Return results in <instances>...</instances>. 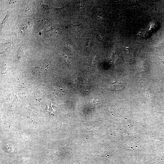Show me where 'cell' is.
Returning <instances> with one entry per match:
<instances>
[{
    "instance_id": "cell-1",
    "label": "cell",
    "mask_w": 164,
    "mask_h": 164,
    "mask_svg": "<svg viewBox=\"0 0 164 164\" xmlns=\"http://www.w3.org/2000/svg\"><path fill=\"white\" fill-rule=\"evenodd\" d=\"M124 81L120 79H117L111 83V87L116 90H121L124 87Z\"/></svg>"
},
{
    "instance_id": "cell-2",
    "label": "cell",
    "mask_w": 164,
    "mask_h": 164,
    "mask_svg": "<svg viewBox=\"0 0 164 164\" xmlns=\"http://www.w3.org/2000/svg\"><path fill=\"white\" fill-rule=\"evenodd\" d=\"M48 65L45 64H41L36 67V70L39 73H45L48 69Z\"/></svg>"
},
{
    "instance_id": "cell-3",
    "label": "cell",
    "mask_w": 164,
    "mask_h": 164,
    "mask_svg": "<svg viewBox=\"0 0 164 164\" xmlns=\"http://www.w3.org/2000/svg\"><path fill=\"white\" fill-rule=\"evenodd\" d=\"M24 56L23 51V50L21 49V48L19 47V49L18 54V61L20 60Z\"/></svg>"
},
{
    "instance_id": "cell-4",
    "label": "cell",
    "mask_w": 164,
    "mask_h": 164,
    "mask_svg": "<svg viewBox=\"0 0 164 164\" xmlns=\"http://www.w3.org/2000/svg\"><path fill=\"white\" fill-rule=\"evenodd\" d=\"M81 24V23L80 22H74L73 23H71L68 26L69 27L76 26H79Z\"/></svg>"
},
{
    "instance_id": "cell-5",
    "label": "cell",
    "mask_w": 164,
    "mask_h": 164,
    "mask_svg": "<svg viewBox=\"0 0 164 164\" xmlns=\"http://www.w3.org/2000/svg\"><path fill=\"white\" fill-rule=\"evenodd\" d=\"M97 39L99 41H101L103 39V36L101 35H97Z\"/></svg>"
},
{
    "instance_id": "cell-6",
    "label": "cell",
    "mask_w": 164,
    "mask_h": 164,
    "mask_svg": "<svg viewBox=\"0 0 164 164\" xmlns=\"http://www.w3.org/2000/svg\"><path fill=\"white\" fill-rule=\"evenodd\" d=\"M8 16L7 14L6 16H5V18H4V19H3V20L2 21V24L5 23L6 22L8 19Z\"/></svg>"
},
{
    "instance_id": "cell-7",
    "label": "cell",
    "mask_w": 164,
    "mask_h": 164,
    "mask_svg": "<svg viewBox=\"0 0 164 164\" xmlns=\"http://www.w3.org/2000/svg\"><path fill=\"white\" fill-rule=\"evenodd\" d=\"M90 39H88L87 42L86 44V48H90Z\"/></svg>"
},
{
    "instance_id": "cell-8",
    "label": "cell",
    "mask_w": 164,
    "mask_h": 164,
    "mask_svg": "<svg viewBox=\"0 0 164 164\" xmlns=\"http://www.w3.org/2000/svg\"><path fill=\"white\" fill-rule=\"evenodd\" d=\"M78 3V5L79 6L78 8L82 7L84 5V3L81 2H79Z\"/></svg>"
},
{
    "instance_id": "cell-9",
    "label": "cell",
    "mask_w": 164,
    "mask_h": 164,
    "mask_svg": "<svg viewBox=\"0 0 164 164\" xmlns=\"http://www.w3.org/2000/svg\"><path fill=\"white\" fill-rule=\"evenodd\" d=\"M66 46L69 49H70L71 48L70 45L68 43H67L66 44Z\"/></svg>"
},
{
    "instance_id": "cell-10",
    "label": "cell",
    "mask_w": 164,
    "mask_h": 164,
    "mask_svg": "<svg viewBox=\"0 0 164 164\" xmlns=\"http://www.w3.org/2000/svg\"><path fill=\"white\" fill-rule=\"evenodd\" d=\"M63 56L67 60H68V57L65 54H63Z\"/></svg>"
}]
</instances>
